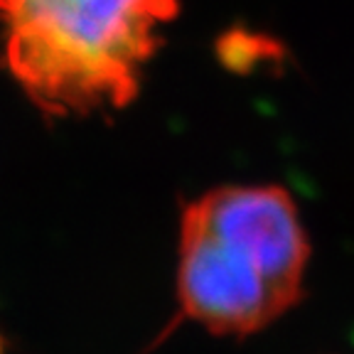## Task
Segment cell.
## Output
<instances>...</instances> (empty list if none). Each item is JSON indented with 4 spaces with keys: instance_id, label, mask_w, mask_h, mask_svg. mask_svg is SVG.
Here are the masks:
<instances>
[{
    "instance_id": "3",
    "label": "cell",
    "mask_w": 354,
    "mask_h": 354,
    "mask_svg": "<svg viewBox=\"0 0 354 354\" xmlns=\"http://www.w3.org/2000/svg\"><path fill=\"white\" fill-rule=\"evenodd\" d=\"M0 354H3V339H0Z\"/></svg>"
},
{
    "instance_id": "1",
    "label": "cell",
    "mask_w": 354,
    "mask_h": 354,
    "mask_svg": "<svg viewBox=\"0 0 354 354\" xmlns=\"http://www.w3.org/2000/svg\"><path fill=\"white\" fill-rule=\"evenodd\" d=\"M177 10V0H0L6 66L47 116L118 111Z\"/></svg>"
},
{
    "instance_id": "2",
    "label": "cell",
    "mask_w": 354,
    "mask_h": 354,
    "mask_svg": "<svg viewBox=\"0 0 354 354\" xmlns=\"http://www.w3.org/2000/svg\"><path fill=\"white\" fill-rule=\"evenodd\" d=\"M303 295L263 256L239 239L207 227L189 209L180 224L177 300L187 320L212 335H254Z\"/></svg>"
}]
</instances>
